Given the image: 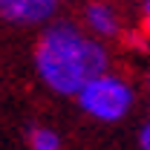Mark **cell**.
I'll list each match as a JSON object with an SVG mask.
<instances>
[{
    "label": "cell",
    "instance_id": "7a4b0ae2",
    "mask_svg": "<svg viewBox=\"0 0 150 150\" xmlns=\"http://www.w3.org/2000/svg\"><path fill=\"white\" fill-rule=\"evenodd\" d=\"M78 110L98 124H121L139 107V87L121 69H107L87 81L75 95Z\"/></svg>",
    "mask_w": 150,
    "mask_h": 150
},
{
    "label": "cell",
    "instance_id": "6da1fadb",
    "mask_svg": "<svg viewBox=\"0 0 150 150\" xmlns=\"http://www.w3.org/2000/svg\"><path fill=\"white\" fill-rule=\"evenodd\" d=\"M32 67L38 81L58 98H75L95 75L112 69V49L90 38L78 20L55 18L35 38Z\"/></svg>",
    "mask_w": 150,
    "mask_h": 150
},
{
    "label": "cell",
    "instance_id": "5b68a950",
    "mask_svg": "<svg viewBox=\"0 0 150 150\" xmlns=\"http://www.w3.org/2000/svg\"><path fill=\"white\" fill-rule=\"evenodd\" d=\"M26 144H29V150H64V139L52 127L35 124V127H29V133H26Z\"/></svg>",
    "mask_w": 150,
    "mask_h": 150
},
{
    "label": "cell",
    "instance_id": "8992f818",
    "mask_svg": "<svg viewBox=\"0 0 150 150\" xmlns=\"http://www.w3.org/2000/svg\"><path fill=\"white\" fill-rule=\"evenodd\" d=\"M136 144H139V150H150V124L144 121L142 127H139V133H136Z\"/></svg>",
    "mask_w": 150,
    "mask_h": 150
},
{
    "label": "cell",
    "instance_id": "277c9868",
    "mask_svg": "<svg viewBox=\"0 0 150 150\" xmlns=\"http://www.w3.org/2000/svg\"><path fill=\"white\" fill-rule=\"evenodd\" d=\"M61 18L58 0H0V20L18 29H43Z\"/></svg>",
    "mask_w": 150,
    "mask_h": 150
},
{
    "label": "cell",
    "instance_id": "3957f363",
    "mask_svg": "<svg viewBox=\"0 0 150 150\" xmlns=\"http://www.w3.org/2000/svg\"><path fill=\"white\" fill-rule=\"evenodd\" d=\"M78 26L90 38H95L98 43H104L110 49H112V43H118V40H124L130 35L124 12L115 3H107V0H90V3H84V9L78 15Z\"/></svg>",
    "mask_w": 150,
    "mask_h": 150
}]
</instances>
